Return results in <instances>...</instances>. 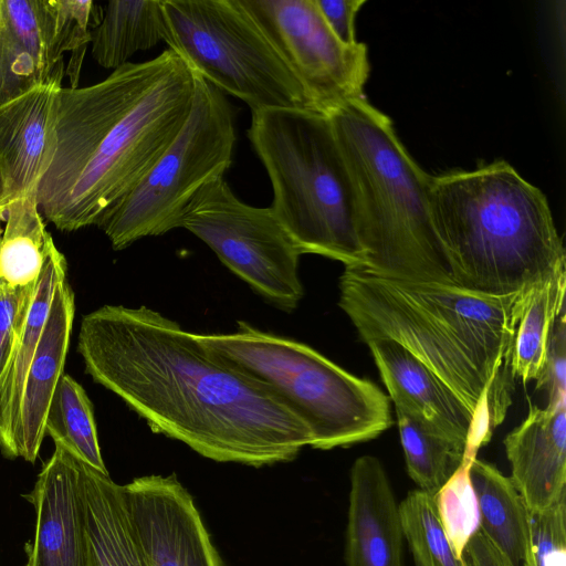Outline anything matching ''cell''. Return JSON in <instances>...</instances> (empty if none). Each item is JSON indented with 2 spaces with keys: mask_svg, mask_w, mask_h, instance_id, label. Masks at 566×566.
I'll return each mask as SVG.
<instances>
[{
  "mask_svg": "<svg viewBox=\"0 0 566 566\" xmlns=\"http://www.w3.org/2000/svg\"><path fill=\"white\" fill-rule=\"evenodd\" d=\"M298 78L317 112L365 99L367 46L340 42L315 0H239Z\"/></svg>",
  "mask_w": 566,
  "mask_h": 566,
  "instance_id": "11",
  "label": "cell"
},
{
  "mask_svg": "<svg viewBox=\"0 0 566 566\" xmlns=\"http://www.w3.org/2000/svg\"><path fill=\"white\" fill-rule=\"evenodd\" d=\"M45 434L76 459L108 473L101 453L93 406L83 387L63 374L48 410Z\"/></svg>",
  "mask_w": 566,
  "mask_h": 566,
  "instance_id": "27",
  "label": "cell"
},
{
  "mask_svg": "<svg viewBox=\"0 0 566 566\" xmlns=\"http://www.w3.org/2000/svg\"><path fill=\"white\" fill-rule=\"evenodd\" d=\"M470 478L478 499L480 532L504 566H523L530 514L522 496L509 476L478 458L471 461Z\"/></svg>",
  "mask_w": 566,
  "mask_h": 566,
  "instance_id": "21",
  "label": "cell"
},
{
  "mask_svg": "<svg viewBox=\"0 0 566 566\" xmlns=\"http://www.w3.org/2000/svg\"><path fill=\"white\" fill-rule=\"evenodd\" d=\"M399 514L415 566H469L455 554L431 495L419 489L408 492L399 503Z\"/></svg>",
  "mask_w": 566,
  "mask_h": 566,
  "instance_id": "28",
  "label": "cell"
},
{
  "mask_svg": "<svg viewBox=\"0 0 566 566\" xmlns=\"http://www.w3.org/2000/svg\"><path fill=\"white\" fill-rule=\"evenodd\" d=\"M395 409L408 475L433 496L465 462L467 444L407 407L395 405Z\"/></svg>",
  "mask_w": 566,
  "mask_h": 566,
  "instance_id": "26",
  "label": "cell"
},
{
  "mask_svg": "<svg viewBox=\"0 0 566 566\" xmlns=\"http://www.w3.org/2000/svg\"><path fill=\"white\" fill-rule=\"evenodd\" d=\"M195 73L167 49L85 87H62L56 149L39 182L42 218L61 231L95 226L149 172L184 127Z\"/></svg>",
  "mask_w": 566,
  "mask_h": 566,
  "instance_id": "2",
  "label": "cell"
},
{
  "mask_svg": "<svg viewBox=\"0 0 566 566\" xmlns=\"http://www.w3.org/2000/svg\"><path fill=\"white\" fill-rule=\"evenodd\" d=\"M66 261L54 245L49 252L25 317L19 328L6 376L0 389V449L10 441L22 388L43 327L45 325L55 286L66 279Z\"/></svg>",
  "mask_w": 566,
  "mask_h": 566,
  "instance_id": "22",
  "label": "cell"
},
{
  "mask_svg": "<svg viewBox=\"0 0 566 566\" xmlns=\"http://www.w3.org/2000/svg\"><path fill=\"white\" fill-rule=\"evenodd\" d=\"M54 9V46L63 57L71 52L69 65L65 67L71 88H76L81 67L92 31L102 19L103 9L91 0H52Z\"/></svg>",
  "mask_w": 566,
  "mask_h": 566,
  "instance_id": "30",
  "label": "cell"
},
{
  "mask_svg": "<svg viewBox=\"0 0 566 566\" xmlns=\"http://www.w3.org/2000/svg\"><path fill=\"white\" fill-rule=\"evenodd\" d=\"M510 480L530 514L539 513L566 494V402L530 405L524 421L503 441Z\"/></svg>",
  "mask_w": 566,
  "mask_h": 566,
  "instance_id": "17",
  "label": "cell"
},
{
  "mask_svg": "<svg viewBox=\"0 0 566 566\" xmlns=\"http://www.w3.org/2000/svg\"><path fill=\"white\" fill-rule=\"evenodd\" d=\"M248 137L272 185L270 208L297 251L363 269L355 189L329 117L261 109L252 112Z\"/></svg>",
  "mask_w": 566,
  "mask_h": 566,
  "instance_id": "6",
  "label": "cell"
},
{
  "mask_svg": "<svg viewBox=\"0 0 566 566\" xmlns=\"http://www.w3.org/2000/svg\"><path fill=\"white\" fill-rule=\"evenodd\" d=\"M196 336L218 360L282 400L310 429L314 449L364 442L391 426L388 395L306 344L241 321L233 333Z\"/></svg>",
  "mask_w": 566,
  "mask_h": 566,
  "instance_id": "7",
  "label": "cell"
},
{
  "mask_svg": "<svg viewBox=\"0 0 566 566\" xmlns=\"http://www.w3.org/2000/svg\"><path fill=\"white\" fill-rule=\"evenodd\" d=\"M327 25L344 44H355V18L366 0H315Z\"/></svg>",
  "mask_w": 566,
  "mask_h": 566,
  "instance_id": "34",
  "label": "cell"
},
{
  "mask_svg": "<svg viewBox=\"0 0 566 566\" xmlns=\"http://www.w3.org/2000/svg\"><path fill=\"white\" fill-rule=\"evenodd\" d=\"M35 286L36 283L25 290H0V389L19 328L33 300Z\"/></svg>",
  "mask_w": 566,
  "mask_h": 566,
  "instance_id": "33",
  "label": "cell"
},
{
  "mask_svg": "<svg viewBox=\"0 0 566 566\" xmlns=\"http://www.w3.org/2000/svg\"><path fill=\"white\" fill-rule=\"evenodd\" d=\"M65 69L48 82L0 105V207L36 193L56 149V119Z\"/></svg>",
  "mask_w": 566,
  "mask_h": 566,
  "instance_id": "13",
  "label": "cell"
},
{
  "mask_svg": "<svg viewBox=\"0 0 566 566\" xmlns=\"http://www.w3.org/2000/svg\"><path fill=\"white\" fill-rule=\"evenodd\" d=\"M195 73V72H193ZM235 144L233 109L224 94L195 73L190 114L144 179L96 222L114 250L179 228L196 193L223 178Z\"/></svg>",
  "mask_w": 566,
  "mask_h": 566,
  "instance_id": "9",
  "label": "cell"
},
{
  "mask_svg": "<svg viewBox=\"0 0 566 566\" xmlns=\"http://www.w3.org/2000/svg\"><path fill=\"white\" fill-rule=\"evenodd\" d=\"M566 265L522 291L520 316L513 346L515 378L524 385L539 375L549 338L565 310Z\"/></svg>",
  "mask_w": 566,
  "mask_h": 566,
  "instance_id": "25",
  "label": "cell"
},
{
  "mask_svg": "<svg viewBox=\"0 0 566 566\" xmlns=\"http://www.w3.org/2000/svg\"><path fill=\"white\" fill-rule=\"evenodd\" d=\"M161 10L168 49L219 91L243 101L251 113L316 111L239 0H163Z\"/></svg>",
  "mask_w": 566,
  "mask_h": 566,
  "instance_id": "8",
  "label": "cell"
},
{
  "mask_svg": "<svg viewBox=\"0 0 566 566\" xmlns=\"http://www.w3.org/2000/svg\"><path fill=\"white\" fill-rule=\"evenodd\" d=\"M24 497L36 514L33 541L25 545L27 566H88L78 459L55 444Z\"/></svg>",
  "mask_w": 566,
  "mask_h": 566,
  "instance_id": "14",
  "label": "cell"
},
{
  "mask_svg": "<svg viewBox=\"0 0 566 566\" xmlns=\"http://www.w3.org/2000/svg\"><path fill=\"white\" fill-rule=\"evenodd\" d=\"M528 530L523 566H566V494L548 509L530 514Z\"/></svg>",
  "mask_w": 566,
  "mask_h": 566,
  "instance_id": "31",
  "label": "cell"
},
{
  "mask_svg": "<svg viewBox=\"0 0 566 566\" xmlns=\"http://www.w3.org/2000/svg\"><path fill=\"white\" fill-rule=\"evenodd\" d=\"M74 293L66 279L57 283L49 315L22 388L9 459L34 462L45 436L44 424L54 390L63 376L74 318Z\"/></svg>",
  "mask_w": 566,
  "mask_h": 566,
  "instance_id": "15",
  "label": "cell"
},
{
  "mask_svg": "<svg viewBox=\"0 0 566 566\" xmlns=\"http://www.w3.org/2000/svg\"><path fill=\"white\" fill-rule=\"evenodd\" d=\"M327 116L355 189L363 269L387 279L454 285L431 217L432 176L402 146L390 118L366 98Z\"/></svg>",
  "mask_w": 566,
  "mask_h": 566,
  "instance_id": "5",
  "label": "cell"
},
{
  "mask_svg": "<svg viewBox=\"0 0 566 566\" xmlns=\"http://www.w3.org/2000/svg\"><path fill=\"white\" fill-rule=\"evenodd\" d=\"M367 345L390 400L464 442L467 459L475 434V419L460 398L401 345L387 339Z\"/></svg>",
  "mask_w": 566,
  "mask_h": 566,
  "instance_id": "19",
  "label": "cell"
},
{
  "mask_svg": "<svg viewBox=\"0 0 566 566\" xmlns=\"http://www.w3.org/2000/svg\"><path fill=\"white\" fill-rule=\"evenodd\" d=\"M80 461V460H78ZM88 541V566H145L130 525L122 485L80 461Z\"/></svg>",
  "mask_w": 566,
  "mask_h": 566,
  "instance_id": "20",
  "label": "cell"
},
{
  "mask_svg": "<svg viewBox=\"0 0 566 566\" xmlns=\"http://www.w3.org/2000/svg\"><path fill=\"white\" fill-rule=\"evenodd\" d=\"M464 558L469 566H504L497 553L480 531L467 545Z\"/></svg>",
  "mask_w": 566,
  "mask_h": 566,
  "instance_id": "35",
  "label": "cell"
},
{
  "mask_svg": "<svg viewBox=\"0 0 566 566\" xmlns=\"http://www.w3.org/2000/svg\"><path fill=\"white\" fill-rule=\"evenodd\" d=\"M145 566H224L189 491L176 474L122 485Z\"/></svg>",
  "mask_w": 566,
  "mask_h": 566,
  "instance_id": "12",
  "label": "cell"
},
{
  "mask_svg": "<svg viewBox=\"0 0 566 566\" xmlns=\"http://www.w3.org/2000/svg\"><path fill=\"white\" fill-rule=\"evenodd\" d=\"M3 197H4V186H3L2 177H1V174H0V203L3 200Z\"/></svg>",
  "mask_w": 566,
  "mask_h": 566,
  "instance_id": "36",
  "label": "cell"
},
{
  "mask_svg": "<svg viewBox=\"0 0 566 566\" xmlns=\"http://www.w3.org/2000/svg\"><path fill=\"white\" fill-rule=\"evenodd\" d=\"M64 67L54 46L52 0H0V105Z\"/></svg>",
  "mask_w": 566,
  "mask_h": 566,
  "instance_id": "18",
  "label": "cell"
},
{
  "mask_svg": "<svg viewBox=\"0 0 566 566\" xmlns=\"http://www.w3.org/2000/svg\"><path fill=\"white\" fill-rule=\"evenodd\" d=\"M399 504L381 462L357 458L350 470L346 566H403Z\"/></svg>",
  "mask_w": 566,
  "mask_h": 566,
  "instance_id": "16",
  "label": "cell"
},
{
  "mask_svg": "<svg viewBox=\"0 0 566 566\" xmlns=\"http://www.w3.org/2000/svg\"><path fill=\"white\" fill-rule=\"evenodd\" d=\"M470 464L463 462L432 496L441 525L460 558H464L467 545L480 531V512Z\"/></svg>",
  "mask_w": 566,
  "mask_h": 566,
  "instance_id": "29",
  "label": "cell"
},
{
  "mask_svg": "<svg viewBox=\"0 0 566 566\" xmlns=\"http://www.w3.org/2000/svg\"><path fill=\"white\" fill-rule=\"evenodd\" d=\"M36 202V193L0 207V290L33 286L54 247Z\"/></svg>",
  "mask_w": 566,
  "mask_h": 566,
  "instance_id": "23",
  "label": "cell"
},
{
  "mask_svg": "<svg viewBox=\"0 0 566 566\" xmlns=\"http://www.w3.org/2000/svg\"><path fill=\"white\" fill-rule=\"evenodd\" d=\"M429 206L455 286L510 295L566 265L546 197L504 160L432 176Z\"/></svg>",
  "mask_w": 566,
  "mask_h": 566,
  "instance_id": "4",
  "label": "cell"
},
{
  "mask_svg": "<svg viewBox=\"0 0 566 566\" xmlns=\"http://www.w3.org/2000/svg\"><path fill=\"white\" fill-rule=\"evenodd\" d=\"M163 0L108 1L92 31V56L105 69L116 70L138 51L164 41Z\"/></svg>",
  "mask_w": 566,
  "mask_h": 566,
  "instance_id": "24",
  "label": "cell"
},
{
  "mask_svg": "<svg viewBox=\"0 0 566 566\" xmlns=\"http://www.w3.org/2000/svg\"><path fill=\"white\" fill-rule=\"evenodd\" d=\"M77 352L94 381L154 432L203 458L261 468L290 462L312 443L307 426L269 389L144 305L85 315Z\"/></svg>",
  "mask_w": 566,
  "mask_h": 566,
  "instance_id": "1",
  "label": "cell"
},
{
  "mask_svg": "<svg viewBox=\"0 0 566 566\" xmlns=\"http://www.w3.org/2000/svg\"><path fill=\"white\" fill-rule=\"evenodd\" d=\"M536 389L548 396L547 405L566 402V312L557 317L545 361L536 378Z\"/></svg>",
  "mask_w": 566,
  "mask_h": 566,
  "instance_id": "32",
  "label": "cell"
},
{
  "mask_svg": "<svg viewBox=\"0 0 566 566\" xmlns=\"http://www.w3.org/2000/svg\"><path fill=\"white\" fill-rule=\"evenodd\" d=\"M202 240L219 260L260 295L293 311L304 295L297 251L270 207L241 201L224 178L206 184L179 223Z\"/></svg>",
  "mask_w": 566,
  "mask_h": 566,
  "instance_id": "10",
  "label": "cell"
},
{
  "mask_svg": "<svg viewBox=\"0 0 566 566\" xmlns=\"http://www.w3.org/2000/svg\"><path fill=\"white\" fill-rule=\"evenodd\" d=\"M339 306L360 338L392 340L431 370L475 419L476 458L512 403L513 346L522 291L486 295L455 285L345 269Z\"/></svg>",
  "mask_w": 566,
  "mask_h": 566,
  "instance_id": "3",
  "label": "cell"
}]
</instances>
